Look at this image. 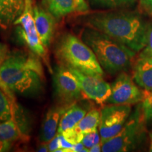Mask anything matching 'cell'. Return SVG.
Returning a JSON list of instances; mask_svg holds the SVG:
<instances>
[{
  "instance_id": "6da1fadb",
  "label": "cell",
  "mask_w": 152,
  "mask_h": 152,
  "mask_svg": "<svg viewBox=\"0 0 152 152\" xmlns=\"http://www.w3.org/2000/svg\"><path fill=\"white\" fill-rule=\"evenodd\" d=\"M87 26L99 30L137 53L146 45L147 22L134 11L113 10L94 14L86 20Z\"/></svg>"
},
{
  "instance_id": "30bf717a",
  "label": "cell",
  "mask_w": 152,
  "mask_h": 152,
  "mask_svg": "<svg viewBox=\"0 0 152 152\" xmlns=\"http://www.w3.org/2000/svg\"><path fill=\"white\" fill-rule=\"evenodd\" d=\"M68 68L75 76L85 99L92 100L99 105L106 103L111 95V86L103 77L87 75L73 68Z\"/></svg>"
},
{
  "instance_id": "7402d4cb",
  "label": "cell",
  "mask_w": 152,
  "mask_h": 152,
  "mask_svg": "<svg viewBox=\"0 0 152 152\" xmlns=\"http://www.w3.org/2000/svg\"><path fill=\"white\" fill-rule=\"evenodd\" d=\"M81 142L85 147L89 149L92 148L93 146H94L95 144L100 143L101 137L100 134L98 132V128L85 134Z\"/></svg>"
},
{
  "instance_id": "9c48e42d",
  "label": "cell",
  "mask_w": 152,
  "mask_h": 152,
  "mask_svg": "<svg viewBox=\"0 0 152 152\" xmlns=\"http://www.w3.org/2000/svg\"><path fill=\"white\" fill-rule=\"evenodd\" d=\"M111 93L106 103L120 105H133L142 102L143 90L138 87L127 72H121L111 85Z\"/></svg>"
},
{
  "instance_id": "e0dca14e",
  "label": "cell",
  "mask_w": 152,
  "mask_h": 152,
  "mask_svg": "<svg viewBox=\"0 0 152 152\" xmlns=\"http://www.w3.org/2000/svg\"><path fill=\"white\" fill-rule=\"evenodd\" d=\"M25 134L14 118L4 122L0 123V141L13 146L15 142L26 138Z\"/></svg>"
},
{
  "instance_id": "4dcf8cb0",
  "label": "cell",
  "mask_w": 152,
  "mask_h": 152,
  "mask_svg": "<svg viewBox=\"0 0 152 152\" xmlns=\"http://www.w3.org/2000/svg\"><path fill=\"white\" fill-rule=\"evenodd\" d=\"M102 143H98L96 144H95L94 146H93L92 148H90L89 149V152H99L102 151Z\"/></svg>"
},
{
  "instance_id": "836d02e7",
  "label": "cell",
  "mask_w": 152,
  "mask_h": 152,
  "mask_svg": "<svg viewBox=\"0 0 152 152\" xmlns=\"http://www.w3.org/2000/svg\"><path fill=\"white\" fill-rule=\"evenodd\" d=\"M151 14H152V13H151Z\"/></svg>"
},
{
  "instance_id": "484cf974",
  "label": "cell",
  "mask_w": 152,
  "mask_h": 152,
  "mask_svg": "<svg viewBox=\"0 0 152 152\" xmlns=\"http://www.w3.org/2000/svg\"><path fill=\"white\" fill-rule=\"evenodd\" d=\"M48 147L49 151L52 152H56L57 150L61 149L60 141L58 134H56V135L48 142Z\"/></svg>"
},
{
  "instance_id": "8fae6325",
  "label": "cell",
  "mask_w": 152,
  "mask_h": 152,
  "mask_svg": "<svg viewBox=\"0 0 152 152\" xmlns=\"http://www.w3.org/2000/svg\"><path fill=\"white\" fill-rule=\"evenodd\" d=\"M132 78L142 90L152 91V55L142 50L134 58Z\"/></svg>"
},
{
  "instance_id": "2e32d148",
  "label": "cell",
  "mask_w": 152,
  "mask_h": 152,
  "mask_svg": "<svg viewBox=\"0 0 152 152\" xmlns=\"http://www.w3.org/2000/svg\"><path fill=\"white\" fill-rule=\"evenodd\" d=\"M42 5L55 18L59 19L77 11V0H42Z\"/></svg>"
},
{
  "instance_id": "cb8c5ba5",
  "label": "cell",
  "mask_w": 152,
  "mask_h": 152,
  "mask_svg": "<svg viewBox=\"0 0 152 152\" xmlns=\"http://www.w3.org/2000/svg\"><path fill=\"white\" fill-rule=\"evenodd\" d=\"M0 89L4 91V92L9 96V98L10 99V100L13 102V103L16 104V99H15L14 92H13V91L7 86V85L4 83V81L2 78H1V76H0Z\"/></svg>"
},
{
  "instance_id": "1f68e13d",
  "label": "cell",
  "mask_w": 152,
  "mask_h": 152,
  "mask_svg": "<svg viewBox=\"0 0 152 152\" xmlns=\"http://www.w3.org/2000/svg\"><path fill=\"white\" fill-rule=\"evenodd\" d=\"M37 151L39 152H47L49 151V147H48V144L45 143V142H42V144L38 147Z\"/></svg>"
},
{
  "instance_id": "7c38bea8",
  "label": "cell",
  "mask_w": 152,
  "mask_h": 152,
  "mask_svg": "<svg viewBox=\"0 0 152 152\" xmlns=\"http://www.w3.org/2000/svg\"><path fill=\"white\" fill-rule=\"evenodd\" d=\"M33 10L36 29L41 42L47 49L52 42L55 28V18L45 8L39 6H35Z\"/></svg>"
},
{
  "instance_id": "9a60e30c",
  "label": "cell",
  "mask_w": 152,
  "mask_h": 152,
  "mask_svg": "<svg viewBox=\"0 0 152 152\" xmlns=\"http://www.w3.org/2000/svg\"><path fill=\"white\" fill-rule=\"evenodd\" d=\"M25 8V0H0V30L14 25Z\"/></svg>"
},
{
  "instance_id": "f1b7e54d",
  "label": "cell",
  "mask_w": 152,
  "mask_h": 152,
  "mask_svg": "<svg viewBox=\"0 0 152 152\" xmlns=\"http://www.w3.org/2000/svg\"><path fill=\"white\" fill-rule=\"evenodd\" d=\"M11 147H12L11 144L0 141V152L8 151L11 149Z\"/></svg>"
},
{
  "instance_id": "5b68a950",
  "label": "cell",
  "mask_w": 152,
  "mask_h": 152,
  "mask_svg": "<svg viewBox=\"0 0 152 152\" xmlns=\"http://www.w3.org/2000/svg\"><path fill=\"white\" fill-rule=\"evenodd\" d=\"M147 130L140 102L131 112L121 130L102 144V151L127 152L141 150L149 140Z\"/></svg>"
},
{
  "instance_id": "83f0119b",
  "label": "cell",
  "mask_w": 152,
  "mask_h": 152,
  "mask_svg": "<svg viewBox=\"0 0 152 152\" xmlns=\"http://www.w3.org/2000/svg\"><path fill=\"white\" fill-rule=\"evenodd\" d=\"M7 54V47L4 44L0 42V64Z\"/></svg>"
},
{
  "instance_id": "4316f807",
  "label": "cell",
  "mask_w": 152,
  "mask_h": 152,
  "mask_svg": "<svg viewBox=\"0 0 152 152\" xmlns=\"http://www.w3.org/2000/svg\"><path fill=\"white\" fill-rule=\"evenodd\" d=\"M73 152H89V149L85 147L82 142H78L74 144Z\"/></svg>"
},
{
  "instance_id": "8992f818",
  "label": "cell",
  "mask_w": 152,
  "mask_h": 152,
  "mask_svg": "<svg viewBox=\"0 0 152 152\" xmlns=\"http://www.w3.org/2000/svg\"><path fill=\"white\" fill-rule=\"evenodd\" d=\"M33 8L32 0H25L23 12L17 18L14 25L17 26L16 33L19 39H20L22 42L24 43L32 52L42 58L49 71L52 73L47 57L46 48L41 42L36 29Z\"/></svg>"
},
{
  "instance_id": "f546056e",
  "label": "cell",
  "mask_w": 152,
  "mask_h": 152,
  "mask_svg": "<svg viewBox=\"0 0 152 152\" xmlns=\"http://www.w3.org/2000/svg\"><path fill=\"white\" fill-rule=\"evenodd\" d=\"M142 4L152 13V0H140Z\"/></svg>"
},
{
  "instance_id": "d6a6232c",
  "label": "cell",
  "mask_w": 152,
  "mask_h": 152,
  "mask_svg": "<svg viewBox=\"0 0 152 152\" xmlns=\"http://www.w3.org/2000/svg\"><path fill=\"white\" fill-rule=\"evenodd\" d=\"M149 151L152 152V130L149 132Z\"/></svg>"
},
{
  "instance_id": "52a82bcc",
  "label": "cell",
  "mask_w": 152,
  "mask_h": 152,
  "mask_svg": "<svg viewBox=\"0 0 152 152\" xmlns=\"http://www.w3.org/2000/svg\"><path fill=\"white\" fill-rule=\"evenodd\" d=\"M54 94L58 104L70 106L85 99L75 76L69 68L60 64L54 71Z\"/></svg>"
},
{
  "instance_id": "3957f363",
  "label": "cell",
  "mask_w": 152,
  "mask_h": 152,
  "mask_svg": "<svg viewBox=\"0 0 152 152\" xmlns=\"http://www.w3.org/2000/svg\"><path fill=\"white\" fill-rule=\"evenodd\" d=\"M80 39L94 53L101 67L109 75L128 72L132 68L137 52L99 30L85 28Z\"/></svg>"
},
{
  "instance_id": "4fadbf2b",
  "label": "cell",
  "mask_w": 152,
  "mask_h": 152,
  "mask_svg": "<svg viewBox=\"0 0 152 152\" xmlns=\"http://www.w3.org/2000/svg\"><path fill=\"white\" fill-rule=\"evenodd\" d=\"M87 99L77 101L68 108L62 115L58 125L57 133L62 134L65 131L74 128L81 119L92 109V106Z\"/></svg>"
},
{
  "instance_id": "d4e9b609",
  "label": "cell",
  "mask_w": 152,
  "mask_h": 152,
  "mask_svg": "<svg viewBox=\"0 0 152 152\" xmlns=\"http://www.w3.org/2000/svg\"><path fill=\"white\" fill-rule=\"evenodd\" d=\"M58 138H59L60 144H61V148L65 149L66 152H73V149L74 144H71V142H69L65 138V137L62 134H58Z\"/></svg>"
},
{
  "instance_id": "ba28073f",
  "label": "cell",
  "mask_w": 152,
  "mask_h": 152,
  "mask_svg": "<svg viewBox=\"0 0 152 152\" xmlns=\"http://www.w3.org/2000/svg\"><path fill=\"white\" fill-rule=\"evenodd\" d=\"M131 112L130 105L111 104L102 108L99 125L101 143L110 140L121 130Z\"/></svg>"
},
{
  "instance_id": "5bb4252c",
  "label": "cell",
  "mask_w": 152,
  "mask_h": 152,
  "mask_svg": "<svg viewBox=\"0 0 152 152\" xmlns=\"http://www.w3.org/2000/svg\"><path fill=\"white\" fill-rule=\"evenodd\" d=\"M68 107L58 104L52 106L48 110L41 127L39 139L42 142L48 143L56 135L60 120Z\"/></svg>"
},
{
  "instance_id": "ac0fdd59",
  "label": "cell",
  "mask_w": 152,
  "mask_h": 152,
  "mask_svg": "<svg viewBox=\"0 0 152 152\" xmlns=\"http://www.w3.org/2000/svg\"><path fill=\"white\" fill-rule=\"evenodd\" d=\"M99 121L100 111L96 109H92L73 128L77 132L85 135L87 133L97 129Z\"/></svg>"
},
{
  "instance_id": "ffe728a7",
  "label": "cell",
  "mask_w": 152,
  "mask_h": 152,
  "mask_svg": "<svg viewBox=\"0 0 152 152\" xmlns=\"http://www.w3.org/2000/svg\"><path fill=\"white\" fill-rule=\"evenodd\" d=\"M16 106V104L13 103L4 91L0 89V123L12 118Z\"/></svg>"
},
{
  "instance_id": "277c9868",
  "label": "cell",
  "mask_w": 152,
  "mask_h": 152,
  "mask_svg": "<svg viewBox=\"0 0 152 152\" xmlns=\"http://www.w3.org/2000/svg\"><path fill=\"white\" fill-rule=\"evenodd\" d=\"M55 55L61 64L87 75L103 77L94 53L81 39L73 34L66 33L59 38L55 47Z\"/></svg>"
},
{
  "instance_id": "603a6c76",
  "label": "cell",
  "mask_w": 152,
  "mask_h": 152,
  "mask_svg": "<svg viewBox=\"0 0 152 152\" xmlns=\"http://www.w3.org/2000/svg\"><path fill=\"white\" fill-rule=\"evenodd\" d=\"M142 50L152 55V21L147 22V33H146V45Z\"/></svg>"
},
{
  "instance_id": "7a4b0ae2",
  "label": "cell",
  "mask_w": 152,
  "mask_h": 152,
  "mask_svg": "<svg viewBox=\"0 0 152 152\" xmlns=\"http://www.w3.org/2000/svg\"><path fill=\"white\" fill-rule=\"evenodd\" d=\"M0 76L13 92L23 96H37L43 90V66L33 52L8 53L0 64Z\"/></svg>"
},
{
  "instance_id": "44dd1931",
  "label": "cell",
  "mask_w": 152,
  "mask_h": 152,
  "mask_svg": "<svg viewBox=\"0 0 152 152\" xmlns=\"http://www.w3.org/2000/svg\"><path fill=\"white\" fill-rule=\"evenodd\" d=\"M141 104L147 128L152 129V91L143 90V98Z\"/></svg>"
},
{
  "instance_id": "d6986e66",
  "label": "cell",
  "mask_w": 152,
  "mask_h": 152,
  "mask_svg": "<svg viewBox=\"0 0 152 152\" xmlns=\"http://www.w3.org/2000/svg\"><path fill=\"white\" fill-rule=\"evenodd\" d=\"M137 0H89L91 7L101 10H122L130 8L135 4Z\"/></svg>"
}]
</instances>
